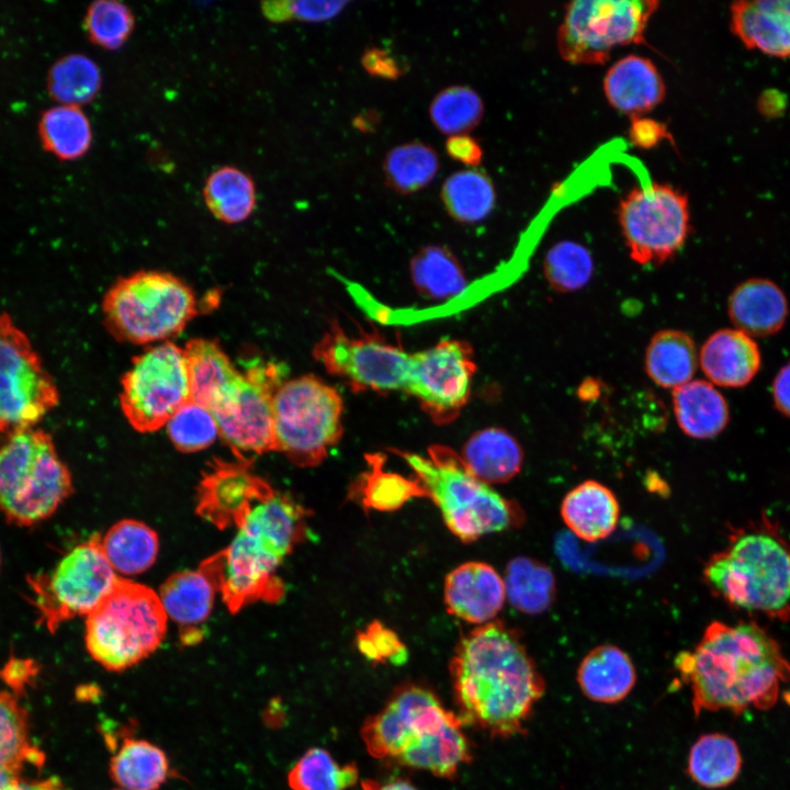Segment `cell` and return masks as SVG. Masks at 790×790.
<instances>
[{"label": "cell", "instance_id": "1", "mask_svg": "<svg viewBox=\"0 0 790 790\" xmlns=\"http://www.w3.org/2000/svg\"><path fill=\"white\" fill-rule=\"evenodd\" d=\"M458 716L492 737L524 730L545 682L518 633L501 622L478 625L449 665Z\"/></svg>", "mask_w": 790, "mask_h": 790}, {"label": "cell", "instance_id": "2", "mask_svg": "<svg viewBox=\"0 0 790 790\" xmlns=\"http://www.w3.org/2000/svg\"><path fill=\"white\" fill-rule=\"evenodd\" d=\"M675 667L690 688L693 712L769 710L780 686L790 680V663L779 643L754 622H711L692 651Z\"/></svg>", "mask_w": 790, "mask_h": 790}, {"label": "cell", "instance_id": "3", "mask_svg": "<svg viewBox=\"0 0 790 790\" xmlns=\"http://www.w3.org/2000/svg\"><path fill=\"white\" fill-rule=\"evenodd\" d=\"M305 515L301 505L275 490L251 508L227 548L201 563L199 569L232 613L282 598L284 587L275 571L303 537Z\"/></svg>", "mask_w": 790, "mask_h": 790}, {"label": "cell", "instance_id": "4", "mask_svg": "<svg viewBox=\"0 0 790 790\" xmlns=\"http://www.w3.org/2000/svg\"><path fill=\"white\" fill-rule=\"evenodd\" d=\"M463 725L431 689L404 684L377 713L365 720L360 735L375 758L440 775L461 755Z\"/></svg>", "mask_w": 790, "mask_h": 790}, {"label": "cell", "instance_id": "5", "mask_svg": "<svg viewBox=\"0 0 790 790\" xmlns=\"http://www.w3.org/2000/svg\"><path fill=\"white\" fill-rule=\"evenodd\" d=\"M703 576L731 606L790 619V541L766 517L735 530L710 557Z\"/></svg>", "mask_w": 790, "mask_h": 790}, {"label": "cell", "instance_id": "6", "mask_svg": "<svg viewBox=\"0 0 790 790\" xmlns=\"http://www.w3.org/2000/svg\"><path fill=\"white\" fill-rule=\"evenodd\" d=\"M396 453L415 473L424 496L438 506L449 530L463 542L504 531L521 519L518 507L473 475L452 449L432 445L427 455Z\"/></svg>", "mask_w": 790, "mask_h": 790}, {"label": "cell", "instance_id": "7", "mask_svg": "<svg viewBox=\"0 0 790 790\" xmlns=\"http://www.w3.org/2000/svg\"><path fill=\"white\" fill-rule=\"evenodd\" d=\"M72 492V478L49 433L30 428L0 441V511L32 526L52 516Z\"/></svg>", "mask_w": 790, "mask_h": 790}, {"label": "cell", "instance_id": "8", "mask_svg": "<svg viewBox=\"0 0 790 790\" xmlns=\"http://www.w3.org/2000/svg\"><path fill=\"white\" fill-rule=\"evenodd\" d=\"M167 619L155 590L119 577L109 595L87 616V651L105 669L123 672L159 647Z\"/></svg>", "mask_w": 790, "mask_h": 790}, {"label": "cell", "instance_id": "9", "mask_svg": "<svg viewBox=\"0 0 790 790\" xmlns=\"http://www.w3.org/2000/svg\"><path fill=\"white\" fill-rule=\"evenodd\" d=\"M198 314L192 289L163 271L142 270L116 280L102 301L108 331L129 343L163 341Z\"/></svg>", "mask_w": 790, "mask_h": 790}, {"label": "cell", "instance_id": "10", "mask_svg": "<svg viewBox=\"0 0 790 790\" xmlns=\"http://www.w3.org/2000/svg\"><path fill=\"white\" fill-rule=\"evenodd\" d=\"M343 403L324 381L303 375L284 381L273 404L274 451L297 466H315L342 435Z\"/></svg>", "mask_w": 790, "mask_h": 790}, {"label": "cell", "instance_id": "11", "mask_svg": "<svg viewBox=\"0 0 790 790\" xmlns=\"http://www.w3.org/2000/svg\"><path fill=\"white\" fill-rule=\"evenodd\" d=\"M654 0H576L567 4L556 43L574 65H602L619 46L644 43Z\"/></svg>", "mask_w": 790, "mask_h": 790}, {"label": "cell", "instance_id": "12", "mask_svg": "<svg viewBox=\"0 0 790 790\" xmlns=\"http://www.w3.org/2000/svg\"><path fill=\"white\" fill-rule=\"evenodd\" d=\"M119 576L94 534L72 548L47 574L29 577L40 621L50 632L78 616H89L109 595Z\"/></svg>", "mask_w": 790, "mask_h": 790}, {"label": "cell", "instance_id": "13", "mask_svg": "<svg viewBox=\"0 0 790 790\" xmlns=\"http://www.w3.org/2000/svg\"><path fill=\"white\" fill-rule=\"evenodd\" d=\"M617 214L630 258L641 266H658L673 258L690 230L687 195L666 183L631 189Z\"/></svg>", "mask_w": 790, "mask_h": 790}, {"label": "cell", "instance_id": "14", "mask_svg": "<svg viewBox=\"0 0 790 790\" xmlns=\"http://www.w3.org/2000/svg\"><path fill=\"white\" fill-rule=\"evenodd\" d=\"M58 403V388L27 335L0 313V433L35 428Z\"/></svg>", "mask_w": 790, "mask_h": 790}, {"label": "cell", "instance_id": "15", "mask_svg": "<svg viewBox=\"0 0 790 790\" xmlns=\"http://www.w3.org/2000/svg\"><path fill=\"white\" fill-rule=\"evenodd\" d=\"M191 399L183 349L165 341L135 357L121 382L120 404L138 432L159 430Z\"/></svg>", "mask_w": 790, "mask_h": 790}, {"label": "cell", "instance_id": "16", "mask_svg": "<svg viewBox=\"0 0 790 790\" xmlns=\"http://www.w3.org/2000/svg\"><path fill=\"white\" fill-rule=\"evenodd\" d=\"M313 354L328 373L356 391L409 393L417 368L416 352L375 336H349L337 323L325 331Z\"/></svg>", "mask_w": 790, "mask_h": 790}, {"label": "cell", "instance_id": "17", "mask_svg": "<svg viewBox=\"0 0 790 790\" xmlns=\"http://www.w3.org/2000/svg\"><path fill=\"white\" fill-rule=\"evenodd\" d=\"M239 390L213 409L218 433L238 458L274 451L272 404L284 369L272 361L247 370Z\"/></svg>", "mask_w": 790, "mask_h": 790}, {"label": "cell", "instance_id": "18", "mask_svg": "<svg viewBox=\"0 0 790 790\" xmlns=\"http://www.w3.org/2000/svg\"><path fill=\"white\" fill-rule=\"evenodd\" d=\"M417 371L410 395L438 425L456 419L466 405L476 371L471 346L444 339L417 352Z\"/></svg>", "mask_w": 790, "mask_h": 790}, {"label": "cell", "instance_id": "19", "mask_svg": "<svg viewBox=\"0 0 790 790\" xmlns=\"http://www.w3.org/2000/svg\"><path fill=\"white\" fill-rule=\"evenodd\" d=\"M274 492L251 471L248 459L214 460L200 481L196 512L218 529L238 528L251 508Z\"/></svg>", "mask_w": 790, "mask_h": 790}, {"label": "cell", "instance_id": "20", "mask_svg": "<svg viewBox=\"0 0 790 790\" xmlns=\"http://www.w3.org/2000/svg\"><path fill=\"white\" fill-rule=\"evenodd\" d=\"M506 599L505 583L487 563L461 564L445 578L444 602L448 611L474 624L492 622Z\"/></svg>", "mask_w": 790, "mask_h": 790}, {"label": "cell", "instance_id": "21", "mask_svg": "<svg viewBox=\"0 0 790 790\" xmlns=\"http://www.w3.org/2000/svg\"><path fill=\"white\" fill-rule=\"evenodd\" d=\"M602 88L608 103L630 120L645 116L662 103L666 94L656 66L639 55L617 60L605 75Z\"/></svg>", "mask_w": 790, "mask_h": 790}, {"label": "cell", "instance_id": "22", "mask_svg": "<svg viewBox=\"0 0 790 790\" xmlns=\"http://www.w3.org/2000/svg\"><path fill=\"white\" fill-rule=\"evenodd\" d=\"M183 356L191 399L210 411L234 395L245 380V374L214 340L191 339L183 348Z\"/></svg>", "mask_w": 790, "mask_h": 790}, {"label": "cell", "instance_id": "23", "mask_svg": "<svg viewBox=\"0 0 790 790\" xmlns=\"http://www.w3.org/2000/svg\"><path fill=\"white\" fill-rule=\"evenodd\" d=\"M760 363L758 345L735 328L713 332L699 353V364L709 382L722 387L747 385L759 371Z\"/></svg>", "mask_w": 790, "mask_h": 790}, {"label": "cell", "instance_id": "24", "mask_svg": "<svg viewBox=\"0 0 790 790\" xmlns=\"http://www.w3.org/2000/svg\"><path fill=\"white\" fill-rule=\"evenodd\" d=\"M731 30L748 48L790 56V0L737 1L731 5Z\"/></svg>", "mask_w": 790, "mask_h": 790}, {"label": "cell", "instance_id": "25", "mask_svg": "<svg viewBox=\"0 0 790 790\" xmlns=\"http://www.w3.org/2000/svg\"><path fill=\"white\" fill-rule=\"evenodd\" d=\"M727 313L735 329L749 337H768L785 325L789 305L783 291L772 281L754 278L731 293Z\"/></svg>", "mask_w": 790, "mask_h": 790}, {"label": "cell", "instance_id": "26", "mask_svg": "<svg viewBox=\"0 0 790 790\" xmlns=\"http://www.w3.org/2000/svg\"><path fill=\"white\" fill-rule=\"evenodd\" d=\"M215 587L198 568L170 575L159 589V599L168 618L178 623L183 642L202 637L198 628L210 617Z\"/></svg>", "mask_w": 790, "mask_h": 790}, {"label": "cell", "instance_id": "27", "mask_svg": "<svg viewBox=\"0 0 790 790\" xmlns=\"http://www.w3.org/2000/svg\"><path fill=\"white\" fill-rule=\"evenodd\" d=\"M561 516L575 535L595 542L613 532L619 521L620 506L610 488L588 479L565 495Z\"/></svg>", "mask_w": 790, "mask_h": 790}, {"label": "cell", "instance_id": "28", "mask_svg": "<svg viewBox=\"0 0 790 790\" xmlns=\"http://www.w3.org/2000/svg\"><path fill=\"white\" fill-rule=\"evenodd\" d=\"M635 681L636 672L630 656L612 644L592 648L577 669L582 692L595 702L616 703L623 700Z\"/></svg>", "mask_w": 790, "mask_h": 790}, {"label": "cell", "instance_id": "29", "mask_svg": "<svg viewBox=\"0 0 790 790\" xmlns=\"http://www.w3.org/2000/svg\"><path fill=\"white\" fill-rule=\"evenodd\" d=\"M461 458L473 475L490 485L506 483L520 472L523 451L507 430L492 427L474 432Z\"/></svg>", "mask_w": 790, "mask_h": 790}, {"label": "cell", "instance_id": "30", "mask_svg": "<svg viewBox=\"0 0 790 790\" xmlns=\"http://www.w3.org/2000/svg\"><path fill=\"white\" fill-rule=\"evenodd\" d=\"M672 399L677 424L690 438L711 439L729 422L727 403L709 381L691 380L673 390Z\"/></svg>", "mask_w": 790, "mask_h": 790}, {"label": "cell", "instance_id": "31", "mask_svg": "<svg viewBox=\"0 0 790 790\" xmlns=\"http://www.w3.org/2000/svg\"><path fill=\"white\" fill-rule=\"evenodd\" d=\"M698 365L696 342L682 330L657 331L645 350V371L648 377L663 388L673 391L690 382Z\"/></svg>", "mask_w": 790, "mask_h": 790}, {"label": "cell", "instance_id": "32", "mask_svg": "<svg viewBox=\"0 0 790 790\" xmlns=\"http://www.w3.org/2000/svg\"><path fill=\"white\" fill-rule=\"evenodd\" d=\"M100 545L116 575H137L155 563L159 539L146 523L124 519L113 524L104 535H100Z\"/></svg>", "mask_w": 790, "mask_h": 790}, {"label": "cell", "instance_id": "33", "mask_svg": "<svg viewBox=\"0 0 790 790\" xmlns=\"http://www.w3.org/2000/svg\"><path fill=\"white\" fill-rule=\"evenodd\" d=\"M110 775L124 790H158L170 775V763L157 745L126 738L111 758Z\"/></svg>", "mask_w": 790, "mask_h": 790}, {"label": "cell", "instance_id": "34", "mask_svg": "<svg viewBox=\"0 0 790 790\" xmlns=\"http://www.w3.org/2000/svg\"><path fill=\"white\" fill-rule=\"evenodd\" d=\"M742 763L740 747L732 737L709 733L700 736L691 746L687 774L703 788L721 789L736 780Z\"/></svg>", "mask_w": 790, "mask_h": 790}, {"label": "cell", "instance_id": "35", "mask_svg": "<svg viewBox=\"0 0 790 790\" xmlns=\"http://www.w3.org/2000/svg\"><path fill=\"white\" fill-rule=\"evenodd\" d=\"M440 199L454 221L474 224L485 219L494 210L496 190L487 173L469 168L451 173L443 181Z\"/></svg>", "mask_w": 790, "mask_h": 790}, {"label": "cell", "instance_id": "36", "mask_svg": "<svg viewBox=\"0 0 790 790\" xmlns=\"http://www.w3.org/2000/svg\"><path fill=\"white\" fill-rule=\"evenodd\" d=\"M203 199L218 221L237 224L247 219L256 208V185L252 178L241 169L224 166L207 177Z\"/></svg>", "mask_w": 790, "mask_h": 790}, {"label": "cell", "instance_id": "37", "mask_svg": "<svg viewBox=\"0 0 790 790\" xmlns=\"http://www.w3.org/2000/svg\"><path fill=\"white\" fill-rule=\"evenodd\" d=\"M385 183L406 195L429 185L440 169L437 150L427 143L411 140L390 149L383 159Z\"/></svg>", "mask_w": 790, "mask_h": 790}, {"label": "cell", "instance_id": "38", "mask_svg": "<svg viewBox=\"0 0 790 790\" xmlns=\"http://www.w3.org/2000/svg\"><path fill=\"white\" fill-rule=\"evenodd\" d=\"M45 150L61 160L84 156L92 144V127L79 106L57 105L46 110L38 122Z\"/></svg>", "mask_w": 790, "mask_h": 790}, {"label": "cell", "instance_id": "39", "mask_svg": "<svg viewBox=\"0 0 790 790\" xmlns=\"http://www.w3.org/2000/svg\"><path fill=\"white\" fill-rule=\"evenodd\" d=\"M506 597L518 610L528 614L545 611L553 601L555 580L544 564L529 557H516L506 568Z\"/></svg>", "mask_w": 790, "mask_h": 790}, {"label": "cell", "instance_id": "40", "mask_svg": "<svg viewBox=\"0 0 790 790\" xmlns=\"http://www.w3.org/2000/svg\"><path fill=\"white\" fill-rule=\"evenodd\" d=\"M102 86L99 66L83 54H69L49 69L47 89L61 105L81 106L91 102Z\"/></svg>", "mask_w": 790, "mask_h": 790}, {"label": "cell", "instance_id": "41", "mask_svg": "<svg viewBox=\"0 0 790 790\" xmlns=\"http://www.w3.org/2000/svg\"><path fill=\"white\" fill-rule=\"evenodd\" d=\"M44 755L30 742L26 711L0 691V767L19 775L25 764L41 766Z\"/></svg>", "mask_w": 790, "mask_h": 790}, {"label": "cell", "instance_id": "42", "mask_svg": "<svg viewBox=\"0 0 790 790\" xmlns=\"http://www.w3.org/2000/svg\"><path fill=\"white\" fill-rule=\"evenodd\" d=\"M358 781L356 764L340 765L320 747L306 751L287 774L292 790H348Z\"/></svg>", "mask_w": 790, "mask_h": 790}, {"label": "cell", "instance_id": "43", "mask_svg": "<svg viewBox=\"0 0 790 790\" xmlns=\"http://www.w3.org/2000/svg\"><path fill=\"white\" fill-rule=\"evenodd\" d=\"M410 270L417 289L431 298H451L465 286L460 264L442 246L422 248L413 258Z\"/></svg>", "mask_w": 790, "mask_h": 790}, {"label": "cell", "instance_id": "44", "mask_svg": "<svg viewBox=\"0 0 790 790\" xmlns=\"http://www.w3.org/2000/svg\"><path fill=\"white\" fill-rule=\"evenodd\" d=\"M484 116V102L471 87L455 84L439 91L429 104L433 126L449 136L469 134Z\"/></svg>", "mask_w": 790, "mask_h": 790}, {"label": "cell", "instance_id": "45", "mask_svg": "<svg viewBox=\"0 0 790 790\" xmlns=\"http://www.w3.org/2000/svg\"><path fill=\"white\" fill-rule=\"evenodd\" d=\"M549 285L556 292L569 293L584 287L594 272L590 251L583 245L563 240L551 247L543 261Z\"/></svg>", "mask_w": 790, "mask_h": 790}, {"label": "cell", "instance_id": "46", "mask_svg": "<svg viewBox=\"0 0 790 790\" xmlns=\"http://www.w3.org/2000/svg\"><path fill=\"white\" fill-rule=\"evenodd\" d=\"M384 458L370 454V470L365 473L362 484V501L372 509L394 510L409 499L424 496L416 479H408L399 474L383 470Z\"/></svg>", "mask_w": 790, "mask_h": 790}, {"label": "cell", "instance_id": "47", "mask_svg": "<svg viewBox=\"0 0 790 790\" xmlns=\"http://www.w3.org/2000/svg\"><path fill=\"white\" fill-rule=\"evenodd\" d=\"M89 40L97 46L116 50L133 33L135 16L125 3L117 0H99L89 5L83 19Z\"/></svg>", "mask_w": 790, "mask_h": 790}, {"label": "cell", "instance_id": "48", "mask_svg": "<svg viewBox=\"0 0 790 790\" xmlns=\"http://www.w3.org/2000/svg\"><path fill=\"white\" fill-rule=\"evenodd\" d=\"M166 429L174 448L184 453L204 450L219 436L213 414L192 399L169 419Z\"/></svg>", "mask_w": 790, "mask_h": 790}, {"label": "cell", "instance_id": "49", "mask_svg": "<svg viewBox=\"0 0 790 790\" xmlns=\"http://www.w3.org/2000/svg\"><path fill=\"white\" fill-rule=\"evenodd\" d=\"M357 643L359 651L370 661L398 665L407 657V651L395 632L379 622L359 633Z\"/></svg>", "mask_w": 790, "mask_h": 790}, {"label": "cell", "instance_id": "50", "mask_svg": "<svg viewBox=\"0 0 790 790\" xmlns=\"http://www.w3.org/2000/svg\"><path fill=\"white\" fill-rule=\"evenodd\" d=\"M629 137L631 143L642 149H652L663 140H672L667 126L654 119L639 116L630 120Z\"/></svg>", "mask_w": 790, "mask_h": 790}, {"label": "cell", "instance_id": "51", "mask_svg": "<svg viewBox=\"0 0 790 790\" xmlns=\"http://www.w3.org/2000/svg\"><path fill=\"white\" fill-rule=\"evenodd\" d=\"M360 63L372 77L396 80L404 75V66L383 48L368 47L361 55Z\"/></svg>", "mask_w": 790, "mask_h": 790}, {"label": "cell", "instance_id": "52", "mask_svg": "<svg viewBox=\"0 0 790 790\" xmlns=\"http://www.w3.org/2000/svg\"><path fill=\"white\" fill-rule=\"evenodd\" d=\"M345 1H291L292 19L304 22H321L338 15Z\"/></svg>", "mask_w": 790, "mask_h": 790}, {"label": "cell", "instance_id": "53", "mask_svg": "<svg viewBox=\"0 0 790 790\" xmlns=\"http://www.w3.org/2000/svg\"><path fill=\"white\" fill-rule=\"evenodd\" d=\"M444 148L451 159L471 168L479 166L483 160L482 146L470 134L449 136Z\"/></svg>", "mask_w": 790, "mask_h": 790}, {"label": "cell", "instance_id": "54", "mask_svg": "<svg viewBox=\"0 0 790 790\" xmlns=\"http://www.w3.org/2000/svg\"><path fill=\"white\" fill-rule=\"evenodd\" d=\"M772 399L778 411L790 417V361L775 376Z\"/></svg>", "mask_w": 790, "mask_h": 790}, {"label": "cell", "instance_id": "55", "mask_svg": "<svg viewBox=\"0 0 790 790\" xmlns=\"http://www.w3.org/2000/svg\"><path fill=\"white\" fill-rule=\"evenodd\" d=\"M34 675V663L27 659H11L2 672V678L15 689H20Z\"/></svg>", "mask_w": 790, "mask_h": 790}, {"label": "cell", "instance_id": "56", "mask_svg": "<svg viewBox=\"0 0 790 790\" xmlns=\"http://www.w3.org/2000/svg\"><path fill=\"white\" fill-rule=\"evenodd\" d=\"M261 10L263 15L273 22H283L292 19L291 1L263 2Z\"/></svg>", "mask_w": 790, "mask_h": 790}, {"label": "cell", "instance_id": "57", "mask_svg": "<svg viewBox=\"0 0 790 790\" xmlns=\"http://www.w3.org/2000/svg\"><path fill=\"white\" fill-rule=\"evenodd\" d=\"M362 790H418L411 782L405 779L379 781L365 779L361 781Z\"/></svg>", "mask_w": 790, "mask_h": 790}, {"label": "cell", "instance_id": "58", "mask_svg": "<svg viewBox=\"0 0 790 790\" xmlns=\"http://www.w3.org/2000/svg\"><path fill=\"white\" fill-rule=\"evenodd\" d=\"M10 790H68L57 778H48L42 781L18 780Z\"/></svg>", "mask_w": 790, "mask_h": 790}, {"label": "cell", "instance_id": "59", "mask_svg": "<svg viewBox=\"0 0 790 790\" xmlns=\"http://www.w3.org/2000/svg\"><path fill=\"white\" fill-rule=\"evenodd\" d=\"M18 780V775L0 767V790H10Z\"/></svg>", "mask_w": 790, "mask_h": 790}, {"label": "cell", "instance_id": "60", "mask_svg": "<svg viewBox=\"0 0 790 790\" xmlns=\"http://www.w3.org/2000/svg\"><path fill=\"white\" fill-rule=\"evenodd\" d=\"M114 790H124V789H122V788H119V789H114Z\"/></svg>", "mask_w": 790, "mask_h": 790}, {"label": "cell", "instance_id": "61", "mask_svg": "<svg viewBox=\"0 0 790 790\" xmlns=\"http://www.w3.org/2000/svg\"><path fill=\"white\" fill-rule=\"evenodd\" d=\"M0 565H1V553H0Z\"/></svg>", "mask_w": 790, "mask_h": 790}]
</instances>
